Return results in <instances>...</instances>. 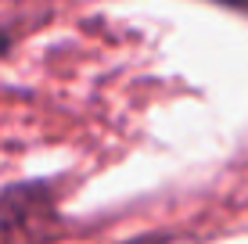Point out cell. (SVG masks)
I'll return each mask as SVG.
<instances>
[{
	"instance_id": "cell-1",
	"label": "cell",
	"mask_w": 248,
	"mask_h": 244,
	"mask_svg": "<svg viewBox=\"0 0 248 244\" xmlns=\"http://www.w3.org/2000/svg\"><path fill=\"white\" fill-rule=\"evenodd\" d=\"M216 4H227V7H237V11H248V0H216Z\"/></svg>"
}]
</instances>
